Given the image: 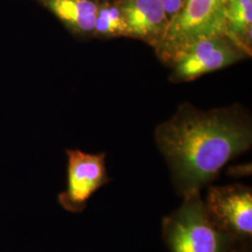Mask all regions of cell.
Returning a JSON list of instances; mask_svg holds the SVG:
<instances>
[{
  "instance_id": "obj_7",
  "label": "cell",
  "mask_w": 252,
  "mask_h": 252,
  "mask_svg": "<svg viewBox=\"0 0 252 252\" xmlns=\"http://www.w3.org/2000/svg\"><path fill=\"white\" fill-rule=\"evenodd\" d=\"M126 24V36L143 41L154 51L161 45L169 21L161 0H117Z\"/></svg>"
},
{
  "instance_id": "obj_2",
  "label": "cell",
  "mask_w": 252,
  "mask_h": 252,
  "mask_svg": "<svg viewBox=\"0 0 252 252\" xmlns=\"http://www.w3.org/2000/svg\"><path fill=\"white\" fill-rule=\"evenodd\" d=\"M182 199L180 207L162 220V240L169 252H234L242 244L212 222L201 192Z\"/></svg>"
},
{
  "instance_id": "obj_1",
  "label": "cell",
  "mask_w": 252,
  "mask_h": 252,
  "mask_svg": "<svg viewBox=\"0 0 252 252\" xmlns=\"http://www.w3.org/2000/svg\"><path fill=\"white\" fill-rule=\"evenodd\" d=\"M154 137L183 198L201 192L227 162L252 148V118L240 105L203 110L186 102L157 126Z\"/></svg>"
},
{
  "instance_id": "obj_6",
  "label": "cell",
  "mask_w": 252,
  "mask_h": 252,
  "mask_svg": "<svg viewBox=\"0 0 252 252\" xmlns=\"http://www.w3.org/2000/svg\"><path fill=\"white\" fill-rule=\"evenodd\" d=\"M105 153H84L67 150L66 188L58 195V203L70 213H81L92 195L111 181Z\"/></svg>"
},
{
  "instance_id": "obj_12",
  "label": "cell",
  "mask_w": 252,
  "mask_h": 252,
  "mask_svg": "<svg viewBox=\"0 0 252 252\" xmlns=\"http://www.w3.org/2000/svg\"><path fill=\"white\" fill-rule=\"evenodd\" d=\"M234 252H252V242L240 244Z\"/></svg>"
},
{
  "instance_id": "obj_5",
  "label": "cell",
  "mask_w": 252,
  "mask_h": 252,
  "mask_svg": "<svg viewBox=\"0 0 252 252\" xmlns=\"http://www.w3.org/2000/svg\"><path fill=\"white\" fill-rule=\"evenodd\" d=\"M204 205L212 222L238 242H252V189L244 184L209 186Z\"/></svg>"
},
{
  "instance_id": "obj_10",
  "label": "cell",
  "mask_w": 252,
  "mask_h": 252,
  "mask_svg": "<svg viewBox=\"0 0 252 252\" xmlns=\"http://www.w3.org/2000/svg\"><path fill=\"white\" fill-rule=\"evenodd\" d=\"M93 37L102 39L126 36V24L117 0H96Z\"/></svg>"
},
{
  "instance_id": "obj_4",
  "label": "cell",
  "mask_w": 252,
  "mask_h": 252,
  "mask_svg": "<svg viewBox=\"0 0 252 252\" xmlns=\"http://www.w3.org/2000/svg\"><path fill=\"white\" fill-rule=\"evenodd\" d=\"M250 57L229 36H220L197 41L180 52L169 65L173 82H189L223 69Z\"/></svg>"
},
{
  "instance_id": "obj_8",
  "label": "cell",
  "mask_w": 252,
  "mask_h": 252,
  "mask_svg": "<svg viewBox=\"0 0 252 252\" xmlns=\"http://www.w3.org/2000/svg\"><path fill=\"white\" fill-rule=\"evenodd\" d=\"M74 36L93 37L96 0H37Z\"/></svg>"
},
{
  "instance_id": "obj_11",
  "label": "cell",
  "mask_w": 252,
  "mask_h": 252,
  "mask_svg": "<svg viewBox=\"0 0 252 252\" xmlns=\"http://www.w3.org/2000/svg\"><path fill=\"white\" fill-rule=\"evenodd\" d=\"M161 2L165 11L166 17L170 23L178 15L180 9H182L185 0H161Z\"/></svg>"
},
{
  "instance_id": "obj_9",
  "label": "cell",
  "mask_w": 252,
  "mask_h": 252,
  "mask_svg": "<svg viewBox=\"0 0 252 252\" xmlns=\"http://www.w3.org/2000/svg\"><path fill=\"white\" fill-rule=\"evenodd\" d=\"M226 36L247 54L252 53V0H229L225 12Z\"/></svg>"
},
{
  "instance_id": "obj_3",
  "label": "cell",
  "mask_w": 252,
  "mask_h": 252,
  "mask_svg": "<svg viewBox=\"0 0 252 252\" xmlns=\"http://www.w3.org/2000/svg\"><path fill=\"white\" fill-rule=\"evenodd\" d=\"M229 0H185L169 23L165 36L155 53L169 65L185 48L197 41L226 36L225 12Z\"/></svg>"
}]
</instances>
